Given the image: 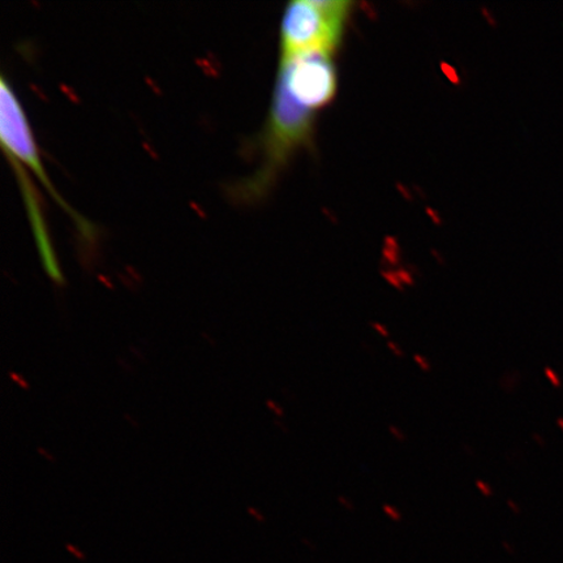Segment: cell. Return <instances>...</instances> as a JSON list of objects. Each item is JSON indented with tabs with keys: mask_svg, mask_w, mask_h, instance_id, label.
<instances>
[{
	"mask_svg": "<svg viewBox=\"0 0 563 563\" xmlns=\"http://www.w3.org/2000/svg\"><path fill=\"white\" fill-rule=\"evenodd\" d=\"M0 140H2L3 150L9 154L15 164H24L37 175V178L44 183L47 192L51 194L55 201L67 211L70 218L84 235V238H93L95 230L90 223L70 209L66 201L56 194L51 179L42 166L38 156L37 145L34 143L31 125L26 121L23 106L20 104L15 91L9 86L4 77L0 81Z\"/></svg>",
	"mask_w": 563,
	"mask_h": 563,
	"instance_id": "cell-3",
	"label": "cell"
},
{
	"mask_svg": "<svg viewBox=\"0 0 563 563\" xmlns=\"http://www.w3.org/2000/svg\"><path fill=\"white\" fill-rule=\"evenodd\" d=\"M506 504H508L509 506V509L514 512V514H517V516H519L520 514V509H519V506L517 505L516 501H514V499L509 498L508 501H506Z\"/></svg>",
	"mask_w": 563,
	"mask_h": 563,
	"instance_id": "cell-13",
	"label": "cell"
},
{
	"mask_svg": "<svg viewBox=\"0 0 563 563\" xmlns=\"http://www.w3.org/2000/svg\"><path fill=\"white\" fill-rule=\"evenodd\" d=\"M349 0H295L280 23V56L306 52L335 54L354 12Z\"/></svg>",
	"mask_w": 563,
	"mask_h": 563,
	"instance_id": "cell-2",
	"label": "cell"
},
{
	"mask_svg": "<svg viewBox=\"0 0 563 563\" xmlns=\"http://www.w3.org/2000/svg\"><path fill=\"white\" fill-rule=\"evenodd\" d=\"M336 503L341 506L344 510H347L350 512L356 511V505L352 499L344 495H338L336 496Z\"/></svg>",
	"mask_w": 563,
	"mask_h": 563,
	"instance_id": "cell-11",
	"label": "cell"
},
{
	"mask_svg": "<svg viewBox=\"0 0 563 563\" xmlns=\"http://www.w3.org/2000/svg\"><path fill=\"white\" fill-rule=\"evenodd\" d=\"M317 117L319 111L309 108L284 84L276 81L269 117L260 140L262 164L249 179L232 188L236 199L253 202L271 192L295 154L312 145Z\"/></svg>",
	"mask_w": 563,
	"mask_h": 563,
	"instance_id": "cell-1",
	"label": "cell"
},
{
	"mask_svg": "<svg viewBox=\"0 0 563 563\" xmlns=\"http://www.w3.org/2000/svg\"><path fill=\"white\" fill-rule=\"evenodd\" d=\"M386 347H387V350H389L390 354L394 357H397V358L406 357V351L402 346H400V344L398 342L389 340L386 342Z\"/></svg>",
	"mask_w": 563,
	"mask_h": 563,
	"instance_id": "cell-10",
	"label": "cell"
},
{
	"mask_svg": "<svg viewBox=\"0 0 563 563\" xmlns=\"http://www.w3.org/2000/svg\"><path fill=\"white\" fill-rule=\"evenodd\" d=\"M387 433H389L390 438L394 441H397L398 443H406L408 441L407 433L404 431L402 428H400L396 424L387 426Z\"/></svg>",
	"mask_w": 563,
	"mask_h": 563,
	"instance_id": "cell-8",
	"label": "cell"
},
{
	"mask_svg": "<svg viewBox=\"0 0 563 563\" xmlns=\"http://www.w3.org/2000/svg\"><path fill=\"white\" fill-rule=\"evenodd\" d=\"M475 488L484 498H492L495 496V489H493L490 483L483 481V478H476Z\"/></svg>",
	"mask_w": 563,
	"mask_h": 563,
	"instance_id": "cell-7",
	"label": "cell"
},
{
	"mask_svg": "<svg viewBox=\"0 0 563 563\" xmlns=\"http://www.w3.org/2000/svg\"><path fill=\"white\" fill-rule=\"evenodd\" d=\"M544 373H545V377L549 379V382H551V384L554 387H560L561 386V379H560L558 373H555L554 369L547 367L544 369Z\"/></svg>",
	"mask_w": 563,
	"mask_h": 563,
	"instance_id": "cell-12",
	"label": "cell"
},
{
	"mask_svg": "<svg viewBox=\"0 0 563 563\" xmlns=\"http://www.w3.org/2000/svg\"><path fill=\"white\" fill-rule=\"evenodd\" d=\"M369 328L375 332L377 335L385 338V340L389 341L390 338V330L385 325L383 322L378 321H371Z\"/></svg>",
	"mask_w": 563,
	"mask_h": 563,
	"instance_id": "cell-9",
	"label": "cell"
},
{
	"mask_svg": "<svg viewBox=\"0 0 563 563\" xmlns=\"http://www.w3.org/2000/svg\"><path fill=\"white\" fill-rule=\"evenodd\" d=\"M277 80L320 112L334 101L338 91L334 54L316 51L280 56Z\"/></svg>",
	"mask_w": 563,
	"mask_h": 563,
	"instance_id": "cell-4",
	"label": "cell"
},
{
	"mask_svg": "<svg viewBox=\"0 0 563 563\" xmlns=\"http://www.w3.org/2000/svg\"><path fill=\"white\" fill-rule=\"evenodd\" d=\"M558 424H559V427L561 428V431H563V419H562V418H560V419L558 420Z\"/></svg>",
	"mask_w": 563,
	"mask_h": 563,
	"instance_id": "cell-14",
	"label": "cell"
},
{
	"mask_svg": "<svg viewBox=\"0 0 563 563\" xmlns=\"http://www.w3.org/2000/svg\"><path fill=\"white\" fill-rule=\"evenodd\" d=\"M382 509L385 516L393 520V522H402L404 514L398 508H396V506L391 504H383Z\"/></svg>",
	"mask_w": 563,
	"mask_h": 563,
	"instance_id": "cell-6",
	"label": "cell"
},
{
	"mask_svg": "<svg viewBox=\"0 0 563 563\" xmlns=\"http://www.w3.org/2000/svg\"><path fill=\"white\" fill-rule=\"evenodd\" d=\"M412 362L415 365H417L418 369L421 373H424V375H429V373H432L433 371V364L429 358L421 354H413L412 355Z\"/></svg>",
	"mask_w": 563,
	"mask_h": 563,
	"instance_id": "cell-5",
	"label": "cell"
}]
</instances>
